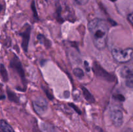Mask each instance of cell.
<instances>
[{
  "label": "cell",
  "instance_id": "cell-4",
  "mask_svg": "<svg viewBox=\"0 0 133 132\" xmlns=\"http://www.w3.org/2000/svg\"><path fill=\"white\" fill-rule=\"evenodd\" d=\"M32 104L35 111L39 115H44L48 109V102L42 97H35L32 100Z\"/></svg>",
  "mask_w": 133,
  "mask_h": 132
},
{
  "label": "cell",
  "instance_id": "cell-22",
  "mask_svg": "<svg viewBox=\"0 0 133 132\" xmlns=\"http://www.w3.org/2000/svg\"><path fill=\"white\" fill-rule=\"evenodd\" d=\"M64 96H65V97H66V98H68L69 97V96H70V92L69 91H65L64 92Z\"/></svg>",
  "mask_w": 133,
  "mask_h": 132
},
{
  "label": "cell",
  "instance_id": "cell-13",
  "mask_svg": "<svg viewBox=\"0 0 133 132\" xmlns=\"http://www.w3.org/2000/svg\"><path fill=\"white\" fill-rule=\"evenodd\" d=\"M38 40V41H40L41 43L44 44L45 47H50L51 46V42L49 41L48 40H47L42 34H39L37 37Z\"/></svg>",
  "mask_w": 133,
  "mask_h": 132
},
{
  "label": "cell",
  "instance_id": "cell-27",
  "mask_svg": "<svg viewBox=\"0 0 133 132\" xmlns=\"http://www.w3.org/2000/svg\"><path fill=\"white\" fill-rule=\"evenodd\" d=\"M110 1H115L116 0H110Z\"/></svg>",
  "mask_w": 133,
  "mask_h": 132
},
{
  "label": "cell",
  "instance_id": "cell-9",
  "mask_svg": "<svg viewBox=\"0 0 133 132\" xmlns=\"http://www.w3.org/2000/svg\"><path fill=\"white\" fill-rule=\"evenodd\" d=\"M0 130L2 132H15L11 126L5 120H0Z\"/></svg>",
  "mask_w": 133,
  "mask_h": 132
},
{
  "label": "cell",
  "instance_id": "cell-12",
  "mask_svg": "<svg viewBox=\"0 0 133 132\" xmlns=\"http://www.w3.org/2000/svg\"><path fill=\"white\" fill-rule=\"evenodd\" d=\"M125 85L128 87L133 88V73L132 72L125 77Z\"/></svg>",
  "mask_w": 133,
  "mask_h": 132
},
{
  "label": "cell",
  "instance_id": "cell-26",
  "mask_svg": "<svg viewBox=\"0 0 133 132\" xmlns=\"http://www.w3.org/2000/svg\"><path fill=\"white\" fill-rule=\"evenodd\" d=\"M125 132H133V131H127Z\"/></svg>",
  "mask_w": 133,
  "mask_h": 132
},
{
  "label": "cell",
  "instance_id": "cell-15",
  "mask_svg": "<svg viewBox=\"0 0 133 132\" xmlns=\"http://www.w3.org/2000/svg\"><path fill=\"white\" fill-rule=\"evenodd\" d=\"M31 9H32V11L33 12L34 14V16L38 19V14H37V11H36V5H35V1H32V3H31Z\"/></svg>",
  "mask_w": 133,
  "mask_h": 132
},
{
  "label": "cell",
  "instance_id": "cell-8",
  "mask_svg": "<svg viewBox=\"0 0 133 132\" xmlns=\"http://www.w3.org/2000/svg\"><path fill=\"white\" fill-rule=\"evenodd\" d=\"M81 90L83 92V94L84 98H85L87 102H90V103H94L95 102V98L94 96L91 94L90 92L84 86L81 87Z\"/></svg>",
  "mask_w": 133,
  "mask_h": 132
},
{
  "label": "cell",
  "instance_id": "cell-10",
  "mask_svg": "<svg viewBox=\"0 0 133 132\" xmlns=\"http://www.w3.org/2000/svg\"><path fill=\"white\" fill-rule=\"evenodd\" d=\"M6 93H7V97L9 100L11 102H16V103L19 102V98L18 97V96L12 91L10 90L9 87H6Z\"/></svg>",
  "mask_w": 133,
  "mask_h": 132
},
{
  "label": "cell",
  "instance_id": "cell-14",
  "mask_svg": "<svg viewBox=\"0 0 133 132\" xmlns=\"http://www.w3.org/2000/svg\"><path fill=\"white\" fill-rule=\"evenodd\" d=\"M73 73L75 75V76H76L77 78L79 79L83 78V77L84 76V71L79 67H76V68L74 69V71H73Z\"/></svg>",
  "mask_w": 133,
  "mask_h": 132
},
{
  "label": "cell",
  "instance_id": "cell-6",
  "mask_svg": "<svg viewBox=\"0 0 133 132\" xmlns=\"http://www.w3.org/2000/svg\"><path fill=\"white\" fill-rule=\"evenodd\" d=\"M31 32V25H29L28 23H27L26 25H25L24 29L23 30V31L19 33V35H20L22 38V47L25 52H27V50H28V46H29V43Z\"/></svg>",
  "mask_w": 133,
  "mask_h": 132
},
{
  "label": "cell",
  "instance_id": "cell-7",
  "mask_svg": "<svg viewBox=\"0 0 133 132\" xmlns=\"http://www.w3.org/2000/svg\"><path fill=\"white\" fill-rule=\"evenodd\" d=\"M110 118L112 122L116 127H120L123 122V113L119 109L114 108L110 111Z\"/></svg>",
  "mask_w": 133,
  "mask_h": 132
},
{
  "label": "cell",
  "instance_id": "cell-17",
  "mask_svg": "<svg viewBox=\"0 0 133 132\" xmlns=\"http://www.w3.org/2000/svg\"><path fill=\"white\" fill-rule=\"evenodd\" d=\"M113 98H115V99L118 100L119 101H124L125 100V98L123 95L120 94H114L113 96Z\"/></svg>",
  "mask_w": 133,
  "mask_h": 132
},
{
  "label": "cell",
  "instance_id": "cell-3",
  "mask_svg": "<svg viewBox=\"0 0 133 132\" xmlns=\"http://www.w3.org/2000/svg\"><path fill=\"white\" fill-rule=\"evenodd\" d=\"M93 71L95 75L102 80H106V81L110 82H112L115 80V76L110 72H108L97 62H95L94 63Z\"/></svg>",
  "mask_w": 133,
  "mask_h": 132
},
{
  "label": "cell",
  "instance_id": "cell-19",
  "mask_svg": "<svg viewBox=\"0 0 133 132\" xmlns=\"http://www.w3.org/2000/svg\"><path fill=\"white\" fill-rule=\"evenodd\" d=\"M75 1L77 3L79 4V5H86V4L88 3L89 0H75Z\"/></svg>",
  "mask_w": 133,
  "mask_h": 132
},
{
  "label": "cell",
  "instance_id": "cell-11",
  "mask_svg": "<svg viewBox=\"0 0 133 132\" xmlns=\"http://www.w3.org/2000/svg\"><path fill=\"white\" fill-rule=\"evenodd\" d=\"M0 75H1V78L5 82H7L9 81V75L8 72L5 68V65L3 63H0Z\"/></svg>",
  "mask_w": 133,
  "mask_h": 132
},
{
  "label": "cell",
  "instance_id": "cell-20",
  "mask_svg": "<svg viewBox=\"0 0 133 132\" xmlns=\"http://www.w3.org/2000/svg\"><path fill=\"white\" fill-rule=\"evenodd\" d=\"M84 65L86 71H87V72H90V66L89 63H88V62H87V61H84Z\"/></svg>",
  "mask_w": 133,
  "mask_h": 132
},
{
  "label": "cell",
  "instance_id": "cell-25",
  "mask_svg": "<svg viewBox=\"0 0 133 132\" xmlns=\"http://www.w3.org/2000/svg\"><path fill=\"white\" fill-rule=\"evenodd\" d=\"M99 132H105V131L104 130H103V129H99Z\"/></svg>",
  "mask_w": 133,
  "mask_h": 132
},
{
  "label": "cell",
  "instance_id": "cell-16",
  "mask_svg": "<svg viewBox=\"0 0 133 132\" xmlns=\"http://www.w3.org/2000/svg\"><path fill=\"white\" fill-rule=\"evenodd\" d=\"M42 88H43V89H44V91H45V94H46V95H47V97H48V98H49L50 100H53V94H51V92H50V91H49V89H48V88L44 87H43Z\"/></svg>",
  "mask_w": 133,
  "mask_h": 132
},
{
  "label": "cell",
  "instance_id": "cell-18",
  "mask_svg": "<svg viewBox=\"0 0 133 132\" xmlns=\"http://www.w3.org/2000/svg\"><path fill=\"white\" fill-rule=\"evenodd\" d=\"M69 106H70L71 108L74 109L78 114H79V115L81 114V110L78 108V107H77L75 104H69Z\"/></svg>",
  "mask_w": 133,
  "mask_h": 132
},
{
  "label": "cell",
  "instance_id": "cell-5",
  "mask_svg": "<svg viewBox=\"0 0 133 132\" xmlns=\"http://www.w3.org/2000/svg\"><path fill=\"white\" fill-rule=\"evenodd\" d=\"M10 67L18 73L20 78L22 79V82L25 84V71L23 70V66H22V64L21 63L20 60H19V58L16 55H14L13 58L10 60Z\"/></svg>",
  "mask_w": 133,
  "mask_h": 132
},
{
  "label": "cell",
  "instance_id": "cell-2",
  "mask_svg": "<svg viewBox=\"0 0 133 132\" xmlns=\"http://www.w3.org/2000/svg\"><path fill=\"white\" fill-rule=\"evenodd\" d=\"M112 56L116 62L126 63L133 58V49L131 48L125 49L114 48L112 50Z\"/></svg>",
  "mask_w": 133,
  "mask_h": 132
},
{
  "label": "cell",
  "instance_id": "cell-21",
  "mask_svg": "<svg viewBox=\"0 0 133 132\" xmlns=\"http://www.w3.org/2000/svg\"><path fill=\"white\" fill-rule=\"evenodd\" d=\"M128 19L130 22H131V24L133 25V13L132 14H130L128 16Z\"/></svg>",
  "mask_w": 133,
  "mask_h": 132
},
{
  "label": "cell",
  "instance_id": "cell-23",
  "mask_svg": "<svg viewBox=\"0 0 133 132\" xmlns=\"http://www.w3.org/2000/svg\"><path fill=\"white\" fill-rule=\"evenodd\" d=\"M5 95H0V100H2L5 99Z\"/></svg>",
  "mask_w": 133,
  "mask_h": 132
},
{
  "label": "cell",
  "instance_id": "cell-24",
  "mask_svg": "<svg viewBox=\"0 0 133 132\" xmlns=\"http://www.w3.org/2000/svg\"><path fill=\"white\" fill-rule=\"evenodd\" d=\"M2 9H3V6L1 5H0V12H1V10H2Z\"/></svg>",
  "mask_w": 133,
  "mask_h": 132
},
{
  "label": "cell",
  "instance_id": "cell-1",
  "mask_svg": "<svg viewBox=\"0 0 133 132\" xmlns=\"http://www.w3.org/2000/svg\"><path fill=\"white\" fill-rule=\"evenodd\" d=\"M88 28L92 36L94 46L98 50H103L107 46L109 24L104 19L95 18L88 23Z\"/></svg>",
  "mask_w": 133,
  "mask_h": 132
}]
</instances>
